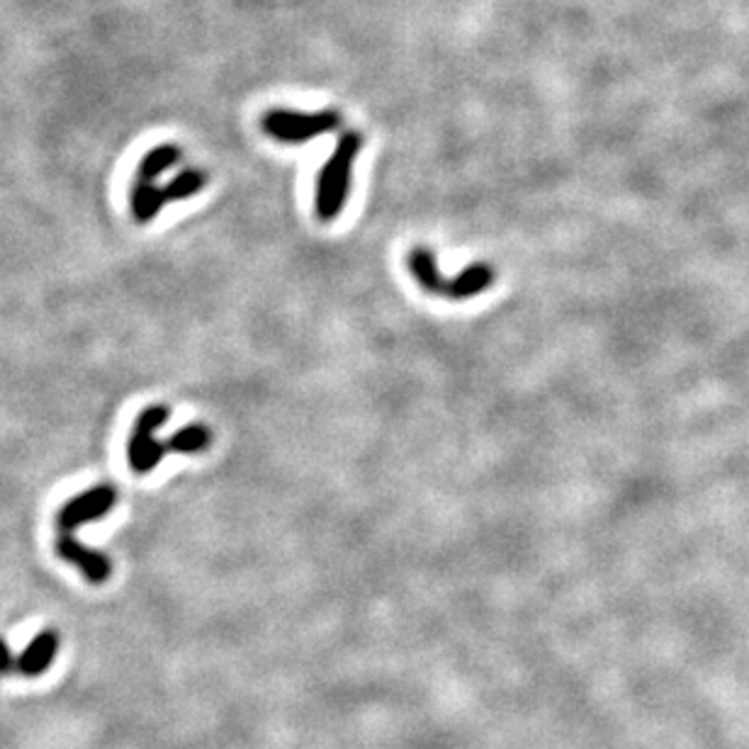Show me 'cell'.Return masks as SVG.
<instances>
[{
	"label": "cell",
	"mask_w": 749,
	"mask_h": 749,
	"mask_svg": "<svg viewBox=\"0 0 749 749\" xmlns=\"http://www.w3.org/2000/svg\"><path fill=\"white\" fill-rule=\"evenodd\" d=\"M114 504H118V492H114V487L110 484L93 487L88 489V492L74 496L71 502H66L59 508L57 526L61 533H74L76 528L108 516Z\"/></svg>",
	"instance_id": "4"
},
{
	"label": "cell",
	"mask_w": 749,
	"mask_h": 749,
	"mask_svg": "<svg viewBox=\"0 0 749 749\" xmlns=\"http://www.w3.org/2000/svg\"><path fill=\"white\" fill-rule=\"evenodd\" d=\"M494 285V268L487 263H472L463 268L461 273L445 283V297L455 302H465L480 297L484 290Z\"/></svg>",
	"instance_id": "6"
},
{
	"label": "cell",
	"mask_w": 749,
	"mask_h": 749,
	"mask_svg": "<svg viewBox=\"0 0 749 749\" xmlns=\"http://www.w3.org/2000/svg\"><path fill=\"white\" fill-rule=\"evenodd\" d=\"M212 433L202 423H191L185 429L175 431L165 445H169V453H181V455H195L202 453L205 449H210Z\"/></svg>",
	"instance_id": "11"
},
{
	"label": "cell",
	"mask_w": 749,
	"mask_h": 749,
	"mask_svg": "<svg viewBox=\"0 0 749 749\" xmlns=\"http://www.w3.org/2000/svg\"><path fill=\"white\" fill-rule=\"evenodd\" d=\"M169 416H171L169 407L156 404V407L144 409L137 416V421H134L130 445H127V461L137 475H149L154 467L159 465L165 455H169V445L156 441V435H154L165 421H169Z\"/></svg>",
	"instance_id": "2"
},
{
	"label": "cell",
	"mask_w": 749,
	"mask_h": 749,
	"mask_svg": "<svg viewBox=\"0 0 749 749\" xmlns=\"http://www.w3.org/2000/svg\"><path fill=\"white\" fill-rule=\"evenodd\" d=\"M339 127L336 112H290V110H273L263 118V132L268 137L283 144H305L315 137H321L331 130Z\"/></svg>",
	"instance_id": "3"
},
{
	"label": "cell",
	"mask_w": 749,
	"mask_h": 749,
	"mask_svg": "<svg viewBox=\"0 0 749 749\" xmlns=\"http://www.w3.org/2000/svg\"><path fill=\"white\" fill-rule=\"evenodd\" d=\"M59 652V636L54 630H41L39 636L27 644L25 652L17 658L15 670L23 676L45 674Z\"/></svg>",
	"instance_id": "7"
},
{
	"label": "cell",
	"mask_w": 749,
	"mask_h": 749,
	"mask_svg": "<svg viewBox=\"0 0 749 749\" xmlns=\"http://www.w3.org/2000/svg\"><path fill=\"white\" fill-rule=\"evenodd\" d=\"M15 664H17V660L13 658V652H10L8 642L0 640V676H5V674L13 672Z\"/></svg>",
	"instance_id": "13"
},
{
	"label": "cell",
	"mask_w": 749,
	"mask_h": 749,
	"mask_svg": "<svg viewBox=\"0 0 749 749\" xmlns=\"http://www.w3.org/2000/svg\"><path fill=\"white\" fill-rule=\"evenodd\" d=\"M407 268L426 293L445 295V283H449V278H443L439 263H435V256L429 248H414V251H409Z\"/></svg>",
	"instance_id": "8"
},
{
	"label": "cell",
	"mask_w": 749,
	"mask_h": 749,
	"mask_svg": "<svg viewBox=\"0 0 749 749\" xmlns=\"http://www.w3.org/2000/svg\"><path fill=\"white\" fill-rule=\"evenodd\" d=\"M363 149V137L356 132L343 134L339 139L334 154L329 156L324 169L319 171L317 193H315V210L321 222H331L343 212L351 187L353 163Z\"/></svg>",
	"instance_id": "1"
},
{
	"label": "cell",
	"mask_w": 749,
	"mask_h": 749,
	"mask_svg": "<svg viewBox=\"0 0 749 749\" xmlns=\"http://www.w3.org/2000/svg\"><path fill=\"white\" fill-rule=\"evenodd\" d=\"M205 185H207V173H202V171H193V169L181 171L169 185H163L165 202H181V200H187V197H193V195L200 193Z\"/></svg>",
	"instance_id": "12"
},
{
	"label": "cell",
	"mask_w": 749,
	"mask_h": 749,
	"mask_svg": "<svg viewBox=\"0 0 749 749\" xmlns=\"http://www.w3.org/2000/svg\"><path fill=\"white\" fill-rule=\"evenodd\" d=\"M57 555L71 562V565H76L81 575L86 577L90 585H106L112 577V560L106 553H100V550L83 545L81 540H76L71 533L59 536Z\"/></svg>",
	"instance_id": "5"
},
{
	"label": "cell",
	"mask_w": 749,
	"mask_h": 749,
	"mask_svg": "<svg viewBox=\"0 0 749 749\" xmlns=\"http://www.w3.org/2000/svg\"><path fill=\"white\" fill-rule=\"evenodd\" d=\"M181 161V149L175 147V144H161V147L151 149L144 159L139 161V169H137V179L139 181H151L156 183V179H161L165 171H171L175 163Z\"/></svg>",
	"instance_id": "10"
},
{
	"label": "cell",
	"mask_w": 749,
	"mask_h": 749,
	"mask_svg": "<svg viewBox=\"0 0 749 749\" xmlns=\"http://www.w3.org/2000/svg\"><path fill=\"white\" fill-rule=\"evenodd\" d=\"M165 195L163 187L151 181H134L132 187V214L139 224H149L156 214L163 210Z\"/></svg>",
	"instance_id": "9"
}]
</instances>
